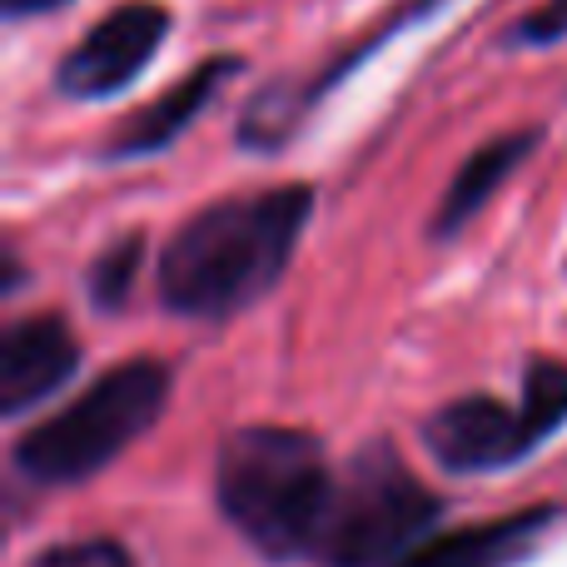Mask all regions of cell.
Here are the masks:
<instances>
[{
    "label": "cell",
    "mask_w": 567,
    "mask_h": 567,
    "mask_svg": "<svg viewBox=\"0 0 567 567\" xmlns=\"http://www.w3.org/2000/svg\"><path fill=\"white\" fill-rule=\"evenodd\" d=\"M313 185L245 189L199 205L175 225L155 259V299L175 319L225 323L255 309L289 275L299 239L313 219Z\"/></svg>",
    "instance_id": "obj_1"
},
{
    "label": "cell",
    "mask_w": 567,
    "mask_h": 567,
    "mask_svg": "<svg viewBox=\"0 0 567 567\" xmlns=\"http://www.w3.org/2000/svg\"><path fill=\"white\" fill-rule=\"evenodd\" d=\"M339 468L313 429L239 423L215 449V508L265 563H309Z\"/></svg>",
    "instance_id": "obj_2"
},
{
    "label": "cell",
    "mask_w": 567,
    "mask_h": 567,
    "mask_svg": "<svg viewBox=\"0 0 567 567\" xmlns=\"http://www.w3.org/2000/svg\"><path fill=\"white\" fill-rule=\"evenodd\" d=\"M175 399V369L155 353H135L110 369H100L70 403H60L50 419L30 423L10 443V468L30 488H75L90 483L130 453Z\"/></svg>",
    "instance_id": "obj_3"
},
{
    "label": "cell",
    "mask_w": 567,
    "mask_h": 567,
    "mask_svg": "<svg viewBox=\"0 0 567 567\" xmlns=\"http://www.w3.org/2000/svg\"><path fill=\"white\" fill-rule=\"evenodd\" d=\"M449 513V498L413 473L399 443L369 439L343 458L329 518L313 543V567H393Z\"/></svg>",
    "instance_id": "obj_4"
},
{
    "label": "cell",
    "mask_w": 567,
    "mask_h": 567,
    "mask_svg": "<svg viewBox=\"0 0 567 567\" xmlns=\"http://www.w3.org/2000/svg\"><path fill=\"white\" fill-rule=\"evenodd\" d=\"M449 6L453 0H399V6H393L389 16L369 30V35L353 40V45H343L339 55H329L313 75L269 80V85H259L255 95H249L239 125H235V145L249 150V155H279V150H289L293 135L303 130V120H309L313 110H319L323 100H329L333 90L353 75V70H363L383 45H393L399 35H409V30L439 20Z\"/></svg>",
    "instance_id": "obj_5"
},
{
    "label": "cell",
    "mask_w": 567,
    "mask_h": 567,
    "mask_svg": "<svg viewBox=\"0 0 567 567\" xmlns=\"http://www.w3.org/2000/svg\"><path fill=\"white\" fill-rule=\"evenodd\" d=\"M175 30V10L165 0H120L95 20L55 65V95L75 105H105L125 95L165 50Z\"/></svg>",
    "instance_id": "obj_6"
},
{
    "label": "cell",
    "mask_w": 567,
    "mask_h": 567,
    "mask_svg": "<svg viewBox=\"0 0 567 567\" xmlns=\"http://www.w3.org/2000/svg\"><path fill=\"white\" fill-rule=\"evenodd\" d=\"M419 439L429 458L443 473H458V478L518 468L543 449L523 403H503L498 393H463V399L439 403L423 419Z\"/></svg>",
    "instance_id": "obj_7"
},
{
    "label": "cell",
    "mask_w": 567,
    "mask_h": 567,
    "mask_svg": "<svg viewBox=\"0 0 567 567\" xmlns=\"http://www.w3.org/2000/svg\"><path fill=\"white\" fill-rule=\"evenodd\" d=\"M239 75H245V55H229V50L205 55L169 90H159L150 105L130 110V115L110 130L105 145H100V165H135V159H155V155H165V150H175L179 135H185L219 100V90Z\"/></svg>",
    "instance_id": "obj_8"
},
{
    "label": "cell",
    "mask_w": 567,
    "mask_h": 567,
    "mask_svg": "<svg viewBox=\"0 0 567 567\" xmlns=\"http://www.w3.org/2000/svg\"><path fill=\"white\" fill-rule=\"evenodd\" d=\"M85 363L65 313H20L0 329V419H30Z\"/></svg>",
    "instance_id": "obj_9"
},
{
    "label": "cell",
    "mask_w": 567,
    "mask_h": 567,
    "mask_svg": "<svg viewBox=\"0 0 567 567\" xmlns=\"http://www.w3.org/2000/svg\"><path fill=\"white\" fill-rule=\"evenodd\" d=\"M543 135H548L543 125H523V130H503V135L483 140V145L453 169L443 199L433 205V219H429L433 245H453V239H458L463 229L493 205V195H498V189L508 185L533 155H538Z\"/></svg>",
    "instance_id": "obj_10"
},
{
    "label": "cell",
    "mask_w": 567,
    "mask_h": 567,
    "mask_svg": "<svg viewBox=\"0 0 567 567\" xmlns=\"http://www.w3.org/2000/svg\"><path fill=\"white\" fill-rule=\"evenodd\" d=\"M558 523V503H533V508L503 513L488 523H468L453 533H429L413 553H403L393 567H513L533 558L543 533Z\"/></svg>",
    "instance_id": "obj_11"
},
{
    "label": "cell",
    "mask_w": 567,
    "mask_h": 567,
    "mask_svg": "<svg viewBox=\"0 0 567 567\" xmlns=\"http://www.w3.org/2000/svg\"><path fill=\"white\" fill-rule=\"evenodd\" d=\"M150 259V235L145 229H125L115 235L85 269V299L95 313H125L130 293L140 284V269Z\"/></svg>",
    "instance_id": "obj_12"
},
{
    "label": "cell",
    "mask_w": 567,
    "mask_h": 567,
    "mask_svg": "<svg viewBox=\"0 0 567 567\" xmlns=\"http://www.w3.org/2000/svg\"><path fill=\"white\" fill-rule=\"evenodd\" d=\"M523 413H528L538 443H548L558 429H567V363L548 359V353H533L523 363Z\"/></svg>",
    "instance_id": "obj_13"
},
{
    "label": "cell",
    "mask_w": 567,
    "mask_h": 567,
    "mask_svg": "<svg viewBox=\"0 0 567 567\" xmlns=\"http://www.w3.org/2000/svg\"><path fill=\"white\" fill-rule=\"evenodd\" d=\"M25 567H135V553H130L125 538H110V533H95V538H65L40 548Z\"/></svg>",
    "instance_id": "obj_14"
},
{
    "label": "cell",
    "mask_w": 567,
    "mask_h": 567,
    "mask_svg": "<svg viewBox=\"0 0 567 567\" xmlns=\"http://www.w3.org/2000/svg\"><path fill=\"white\" fill-rule=\"evenodd\" d=\"M567 40V0H543L528 16H518L503 35L508 50H553Z\"/></svg>",
    "instance_id": "obj_15"
},
{
    "label": "cell",
    "mask_w": 567,
    "mask_h": 567,
    "mask_svg": "<svg viewBox=\"0 0 567 567\" xmlns=\"http://www.w3.org/2000/svg\"><path fill=\"white\" fill-rule=\"evenodd\" d=\"M75 0H0V16L16 25V20H40V16H60L70 10Z\"/></svg>",
    "instance_id": "obj_16"
},
{
    "label": "cell",
    "mask_w": 567,
    "mask_h": 567,
    "mask_svg": "<svg viewBox=\"0 0 567 567\" xmlns=\"http://www.w3.org/2000/svg\"><path fill=\"white\" fill-rule=\"evenodd\" d=\"M0 265H6V279H0V299H16L20 284H25V259H20L16 245L0 249Z\"/></svg>",
    "instance_id": "obj_17"
}]
</instances>
